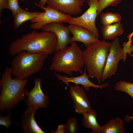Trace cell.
<instances>
[{"instance_id": "cell-1", "label": "cell", "mask_w": 133, "mask_h": 133, "mask_svg": "<svg viewBox=\"0 0 133 133\" xmlns=\"http://www.w3.org/2000/svg\"><path fill=\"white\" fill-rule=\"evenodd\" d=\"M55 35L50 32L33 31L17 38L10 44L9 54L15 56L23 51L50 54L55 52L57 43Z\"/></svg>"}, {"instance_id": "cell-2", "label": "cell", "mask_w": 133, "mask_h": 133, "mask_svg": "<svg viewBox=\"0 0 133 133\" xmlns=\"http://www.w3.org/2000/svg\"><path fill=\"white\" fill-rule=\"evenodd\" d=\"M10 67H6L0 81L1 88L0 95V111H9L25 100L27 90L25 86L27 79L20 80L11 77Z\"/></svg>"}, {"instance_id": "cell-3", "label": "cell", "mask_w": 133, "mask_h": 133, "mask_svg": "<svg viewBox=\"0 0 133 133\" xmlns=\"http://www.w3.org/2000/svg\"><path fill=\"white\" fill-rule=\"evenodd\" d=\"M70 46L55 52L49 69L55 72L63 73L72 76L73 72L82 74L85 65L83 51L75 42L71 43Z\"/></svg>"}, {"instance_id": "cell-4", "label": "cell", "mask_w": 133, "mask_h": 133, "mask_svg": "<svg viewBox=\"0 0 133 133\" xmlns=\"http://www.w3.org/2000/svg\"><path fill=\"white\" fill-rule=\"evenodd\" d=\"M111 43L104 40L96 42L83 51V56L88 74L100 84Z\"/></svg>"}, {"instance_id": "cell-5", "label": "cell", "mask_w": 133, "mask_h": 133, "mask_svg": "<svg viewBox=\"0 0 133 133\" xmlns=\"http://www.w3.org/2000/svg\"><path fill=\"white\" fill-rule=\"evenodd\" d=\"M49 55L43 52L21 51L15 55L11 62L12 75L20 80L27 79L40 70Z\"/></svg>"}, {"instance_id": "cell-6", "label": "cell", "mask_w": 133, "mask_h": 133, "mask_svg": "<svg viewBox=\"0 0 133 133\" xmlns=\"http://www.w3.org/2000/svg\"><path fill=\"white\" fill-rule=\"evenodd\" d=\"M126 53L121 46L117 37L111 43L110 49L107 58L105 65L101 77V81L115 75L116 72L119 61H126Z\"/></svg>"}, {"instance_id": "cell-7", "label": "cell", "mask_w": 133, "mask_h": 133, "mask_svg": "<svg viewBox=\"0 0 133 133\" xmlns=\"http://www.w3.org/2000/svg\"><path fill=\"white\" fill-rule=\"evenodd\" d=\"M34 5L43 9L44 12L38 17L31 20L32 23L30 26L33 30L42 29L44 26L55 22L67 23L72 17L70 15L63 13L49 6L41 5L36 2Z\"/></svg>"}, {"instance_id": "cell-8", "label": "cell", "mask_w": 133, "mask_h": 133, "mask_svg": "<svg viewBox=\"0 0 133 133\" xmlns=\"http://www.w3.org/2000/svg\"><path fill=\"white\" fill-rule=\"evenodd\" d=\"M98 0H87L86 2L89 8L81 16L71 17L67 23L83 27L90 31L97 37L100 36L98 31L95 24L97 16V10Z\"/></svg>"}, {"instance_id": "cell-9", "label": "cell", "mask_w": 133, "mask_h": 133, "mask_svg": "<svg viewBox=\"0 0 133 133\" xmlns=\"http://www.w3.org/2000/svg\"><path fill=\"white\" fill-rule=\"evenodd\" d=\"M43 31L51 32L54 33L57 38V43L55 51L63 49L70 43V31L68 26L64 25L63 23L55 22L43 26Z\"/></svg>"}, {"instance_id": "cell-10", "label": "cell", "mask_w": 133, "mask_h": 133, "mask_svg": "<svg viewBox=\"0 0 133 133\" xmlns=\"http://www.w3.org/2000/svg\"><path fill=\"white\" fill-rule=\"evenodd\" d=\"M42 79V78H35L34 87L30 92L27 90L26 96L27 98L25 101L28 106H33L38 109L46 108L49 103L48 97L44 94L41 89V83Z\"/></svg>"}, {"instance_id": "cell-11", "label": "cell", "mask_w": 133, "mask_h": 133, "mask_svg": "<svg viewBox=\"0 0 133 133\" xmlns=\"http://www.w3.org/2000/svg\"><path fill=\"white\" fill-rule=\"evenodd\" d=\"M83 88L75 84L70 86L69 93L73 101L75 112L78 114H83L91 109V105Z\"/></svg>"}, {"instance_id": "cell-12", "label": "cell", "mask_w": 133, "mask_h": 133, "mask_svg": "<svg viewBox=\"0 0 133 133\" xmlns=\"http://www.w3.org/2000/svg\"><path fill=\"white\" fill-rule=\"evenodd\" d=\"M86 0H47V5L70 15L80 13Z\"/></svg>"}, {"instance_id": "cell-13", "label": "cell", "mask_w": 133, "mask_h": 133, "mask_svg": "<svg viewBox=\"0 0 133 133\" xmlns=\"http://www.w3.org/2000/svg\"><path fill=\"white\" fill-rule=\"evenodd\" d=\"M68 27L73 35L70 38V43L76 41L81 42L86 48L100 41L90 31L83 27L69 24Z\"/></svg>"}, {"instance_id": "cell-14", "label": "cell", "mask_w": 133, "mask_h": 133, "mask_svg": "<svg viewBox=\"0 0 133 133\" xmlns=\"http://www.w3.org/2000/svg\"><path fill=\"white\" fill-rule=\"evenodd\" d=\"M87 71L86 67L85 66L84 71L82 74L78 76L69 77L65 75H61L56 73H54V74L58 79L62 81L66 84L67 87L69 86V83L72 82L75 84L81 85L85 90L87 91H90V87L96 89H102L109 85L108 83L99 85L94 84L89 80V78L90 77L87 74Z\"/></svg>"}, {"instance_id": "cell-15", "label": "cell", "mask_w": 133, "mask_h": 133, "mask_svg": "<svg viewBox=\"0 0 133 133\" xmlns=\"http://www.w3.org/2000/svg\"><path fill=\"white\" fill-rule=\"evenodd\" d=\"M38 108L32 106H28L22 117V129L24 133H46L35 121L34 114Z\"/></svg>"}, {"instance_id": "cell-16", "label": "cell", "mask_w": 133, "mask_h": 133, "mask_svg": "<svg viewBox=\"0 0 133 133\" xmlns=\"http://www.w3.org/2000/svg\"><path fill=\"white\" fill-rule=\"evenodd\" d=\"M124 32L123 25L121 22L102 25L101 28V32L105 40H114L122 34Z\"/></svg>"}, {"instance_id": "cell-17", "label": "cell", "mask_w": 133, "mask_h": 133, "mask_svg": "<svg viewBox=\"0 0 133 133\" xmlns=\"http://www.w3.org/2000/svg\"><path fill=\"white\" fill-rule=\"evenodd\" d=\"M125 131L123 120L116 117L101 126L100 133H124Z\"/></svg>"}, {"instance_id": "cell-18", "label": "cell", "mask_w": 133, "mask_h": 133, "mask_svg": "<svg viewBox=\"0 0 133 133\" xmlns=\"http://www.w3.org/2000/svg\"><path fill=\"white\" fill-rule=\"evenodd\" d=\"M82 115L83 126L86 128L91 129L92 131L90 133H100L101 126L97 122L96 112L91 109L83 113Z\"/></svg>"}, {"instance_id": "cell-19", "label": "cell", "mask_w": 133, "mask_h": 133, "mask_svg": "<svg viewBox=\"0 0 133 133\" xmlns=\"http://www.w3.org/2000/svg\"><path fill=\"white\" fill-rule=\"evenodd\" d=\"M41 13V12H29L21 8L13 16L14 28L15 29L18 28L23 22L36 18Z\"/></svg>"}, {"instance_id": "cell-20", "label": "cell", "mask_w": 133, "mask_h": 133, "mask_svg": "<svg viewBox=\"0 0 133 133\" xmlns=\"http://www.w3.org/2000/svg\"><path fill=\"white\" fill-rule=\"evenodd\" d=\"M122 19L121 16L116 13L107 12L102 13L100 15V21L103 26L120 22Z\"/></svg>"}, {"instance_id": "cell-21", "label": "cell", "mask_w": 133, "mask_h": 133, "mask_svg": "<svg viewBox=\"0 0 133 133\" xmlns=\"http://www.w3.org/2000/svg\"><path fill=\"white\" fill-rule=\"evenodd\" d=\"M114 88L116 91L125 93L133 99V83L120 81L116 84Z\"/></svg>"}, {"instance_id": "cell-22", "label": "cell", "mask_w": 133, "mask_h": 133, "mask_svg": "<svg viewBox=\"0 0 133 133\" xmlns=\"http://www.w3.org/2000/svg\"><path fill=\"white\" fill-rule=\"evenodd\" d=\"M123 0H98L97 10V16L101 13L102 11L110 6H117Z\"/></svg>"}, {"instance_id": "cell-23", "label": "cell", "mask_w": 133, "mask_h": 133, "mask_svg": "<svg viewBox=\"0 0 133 133\" xmlns=\"http://www.w3.org/2000/svg\"><path fill=\"white\" fill-rule=\"evenodd\" d=\"M64 126L65 133H76L78 128L77 119L74 117L68 118Z\"/></svg>"}, {"instance_id": "cell-24", "label": "cell", "mask_w": 133, "mask_h": 133, "mask_svg": "<svg viewBox=\"0 0 133 133\" xmlns=\"http://www.w3.org/2000/svg\"><path fill=\"white\" fill-rule=\"evenodd\" d=\"M21 8L20 7L18 0H8V8L14 16Z\"/></svg>"}, {"instance_id": "cell-25", "label": "cell", "mask_w": 133, "mask_h": 133, "mask_svg": "<svg viewBox=\"0 0 133 133\" xmlns=\"http://www.w3.org/2000/svg\"><path fill=\"white\" fill-rule=\"evenodd\" d=\"M11 114L10 111H8L7 115L5 116L0 114V125L4 126L8 129L11 125V123H13L11 121Z\"/></svg>"}, {"instance_id": "cell-26", "label": "cell", "mask_w": 133, "mask_h": 133, "mask_svg": "<svg viewBox=\"0 0 133 133\" xmlns=\"http://www.w3.org/2000/svg\"><path fill=\"white\" fill-rule=\"evenodd\" d=\"M8 0H0V15H1L3 10L7 9Z\"/></svg>"}, {"instance_id": "cell-27", "label": "cell", "mask_w": 133, "mask_h": 133, "mask_svg": "<svg viewBox=\"0 0 133 133\" xmlns=\"http://www.w3.org/2000/svg\"><path fill=\"white\" fill-rule=\"evenodd\" d=\"M54 133H65L64 124H60L58 125L57 129L55 131L53 130L51 132Z\"/></svg>"}, {"instance_id": "cell-28", "label": "cell", "mask_w": 133, "mask_h": 133, "mask_svg": "<svg viewBox=\"0 0 133 133\" xmlns=\"http://www.w3.org/2000/svg\"><path fill=\"white\" fill-rule=\"evenodd\" d=\"M123 119L126 122L129 123L133 120V116H130L128 115H127Z\"/></svg>"}, {"instance_id": "cell-29", "label": "cell", "mask_w": 133, "mask_h": 133, "mask_svg": "<svg viewBox=\"0 0 133 133\" xmlns=\"http://www.w3.org/2000/svg\"><path fill=\"white\" fill-rule=\"evenodd\" d=\"M47 0H40L38 4L41 5L45 6L46 4Z\"/></svg>"}, {"instance_id": "cell-30", "label": "cell", "mask_w": 133, "mask_h": 133, "mask_svg": "<svg viewBox=\"0 0 133 133\" xmlns=\"http://www.w3.org/2000/svg\"><path fill=\"white\" fill-rule=\"evenodd\" d=\"M133 35V31L130 34L128 35V38H129V40H131V38Z\"/></svg>"}, {"instance_id": "cell-31", "label": "cell", "mask_w": 133, "mask_h": 133, "mask_svg": "<svg viewBox=\"0 0 133 133\" xmlns=\"http://www.w3.org/2000/svg\"><path fill=\"white\" fill-rule=\"evenodd\" d=\"M130 50L131 52H133V45H131L130 47Z\"/></svg>"}, {"instance_id": "cell-32", "label": "cell", "mask_w": 133, "mask_h": 133, "mask_svg": "<svg viewBox=\"0 0 133 133\" xmlns=\"http://www.w3.org/2000/svg\"><path fill=\"white\" fill-rule=\"evenodd\" d=\"M22 1H24L25 0H21Z\"/></svg>"}, {"instance_id": "cell-33", "label": "cell", "mask_w": 133, "mask_h": 133, "mask_svg": "<svg viewBox=\"0 0 133 133\" xmlns=\"http://www.w3.org/2000/svg\"></svg>"}]
</instances>
